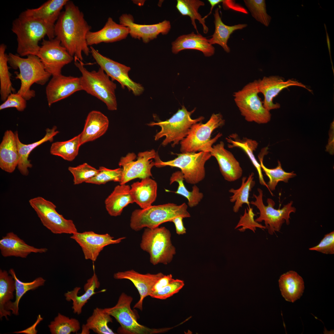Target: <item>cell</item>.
Listing matches in <instances>:
<instances>
[{"label": "cell", "instance_id": "6da1fadb", "mask_svg": "<svg viewBox=\"0 0 334 334\" xmlns=\"http://www.w3.org/2000/svg\"><path fill=\"white\" fill-rule=\"evenodd\" d=\"M64 7L55 25V36L74 58L75 62L82 61V53L88 56L90 53L86 36L92 28L73 2L69 0Z\"/></svg>", "mask_w": 334, "mask_h": 334}, {"label": "cell", "instance_id": "7a4b0ae2", "mask_svg": "<svg viewBox=\"0 0 334 334\" xmlns=\"http://www.w3.org/2000/svg\"><path fill=\"white\" fill-rule=\"evenodd\" d=\"M11 30L17 36V53L22 57L37 56L40 48L39 41L45 36L49 40L55 37L54 28L23 12L13 21Z\"/></svg>", "mask_w": 334, "mask_h": 334}, {"label": "cell", "instance_id": "3957f363", "mask_svg": "<svg viewBox=\"0 0 334 334\" xmlns=\"http://www.w3.org/2000/svg\"><path fill=\"white\" fill-rule=\"evenodd\" d=\"M8 63L14 69H18L19 73L15 72V78L20 80L21 85L17 93L27 101L36 96L35 91L31 89L36 83L45 85L51 75L47 72L40 58L37 56L28 55L24 58L19 55L10 53L8 55Z\"/></svg>", "mask_w": 334, "mask_h": 334}, {"label": "cell", "instance_id": "277c9868", "mask_svg": "<svg viewBox=\"0 0 334 334\" xmlns=\"http://www.w3.org/2000/svg\"><path fill=\"white\" fill-rule=\"evenodd\" d=\"M185 203L180 205L169 203L151 206L144 209H136L132 213L130 226L136 231L144 228L152 229L167 222H171L175 217L180 216L184 218L191 216Z\"/></svg>", "mask_w": 334, "mask_h": 334}, {"label": "cell", "instance_id": "5b68a950", "mask_svg": "<svg viewBox=\"0 0 334 334\" xmlns=\"http://www.w3.org/2000/svg\"><path fill=\"white\" fill-rule=\"evenodd\" d=\"M75 64L82 74L80 78L82 90L103 102L109 110H116V84L104 70L100 67L97 71H89L80 61L75 62Z\"/></svg>", "mask_w": 334, "mask_h": 334}, {"label": "cell", "instance_id": "8992f818", "mask_svg": "<svg viewBox=\"0 0 334 334\" xmlns=\"http://www.w3.org/2000/svg\"><path fill=\"white\" fill-rule=\"evenodd\" d=\"M225 123V120L221 113H214L206 123L199 122L194 124L187 136L180 143L181 152H210L213 144L222 136V134L219 133L211 139L212 133Z\"/></svg>", "mask_w": 334, "mask_h": 334}, {"label": "cell", "instance_id": "52a82bcc", "mask_svg": "<svg viewBox=\"0 0 334 334\" xmlns=\"http://www.w3.org/2000/svg\"><path fill=\"white\" fill-rule=\"evenodd\" d=\"M195 109L189 111L183 105L168 119L148 124L149 126H158L161 128L154 136L155 140L165 137L161 143L163 146L171 144L172 147H174L179 144L187 136L192 126L204 119L203 116L195 119L191 118V115Z\"/></svg>", "mask_w": 334, "mask_h": 334}, {"label": "cell", "instance_id": "ba28073f", "mask_svg": "<svg viewBox=\"0 0 334 334\" xmlns=\"http://www.w3.org/2000/svg\"><path fill=\"white\" fill-rule=\"evenodd\" d=\"M171 238L170 231L164 227L145 229L140 246L149 254L152 264L166 265L172 260L176 250Z\"/></svg>", "mask_w": 334, "mask_h": 334}, {"label": "cell", "instance_id": "9c48e42d", "mask_svg": "<svg viewBox=\"0 0 334 334\" xmlns=\"http://www.w3.org/2000/svg\"><path fill=\"white\" fill-rule=\"evenodd\" d=\"M258 80L250 82L240 90L233 93L235 102L241 114L247 121L267 123L271 120L270 111L265 109L259 96Z\"/></svg>", "mask_w": 334, "mask_h": 334}, {"label": "cell", "instance_id": "30bf717a", "mask_svg": "<svg viewBox=\"0 0 334 334\" xmlns=\"http://www.w3.org/2000/svg\"><path fill=\"white\" fill-rule=\"evenodd\" d=\"M177 155V156L174 159L163 161L158 154L155 159V166L161 168L168 166L180 169L184 180L189 184L195 185L204 179L205 165L212 156L210 152L181 153Z\"/></svg>", "mask_w": 334, "mask_h": 334}, {"label": "cell", "instance_id": "8fae6325", "mask_svg": "<svg viewBox=\"0 0 334 334\" xmlns=\"http://www.w3.org/2000/svg\"><path fill=\"white\" fill-rule=\"evenodd\" d=\"M257 190L258 195L255 194L253 195L255 201L250 203L255 206L259 211V216L255 220L258 223L264 221L266 229H268V233L273 235L276 232L280 231L283 224L285 222L287 225L289 224L290 214L292 212L295 213L296 209L292 206L293 202L291 201L284 205L282 208L276 209L274 208V201L270 198L267 199L268 205L266 206L263 201V191L259 188Z\"/></svg>", "mask_w": 334, "mask_h": 334}, {"label": "cell", "instance_id": "7c38bea8", "mask_svg": "<svg viewBox=\"0 0 334 334\" xmlns=\"http://www.w3.org/2000/svg\"><path fill=\"white\" fill-rule=\"evenodd\" d=\"M29 203L43 225L53 233L72 234L78 232L73 221L59 214L51 201L38 196L31 199Z\"/></svg>", "mask_w": 334, "mask_h": 334}, {"label": "cell", "instance_id": "4fadbf2b", "mask_svg": "<svg viewBox=\"0 0 334 334\" xmlns=\"http://www.w3.org/2000/svg\"><path fill=\"white\" fill-rule=\"evenodd\" d=\"M133 298L124 293L120 296L117 304L113 306L104 308L113 317L120 325L118 332L125 334H151L158 333L160 330L150 328L140 324L131 307Z\"/></svg>", "mask_w": 334, "mask_h": 334}, {"label": "cell", "instance_id": "5bb4252c", "mask_svg": "<svg viewBox=\"0 0 334 334\" xmlns=\"http://www.w3.org/2000/svg\"><path fill=\"white\" fill-rule=\"evenodd\" d=\"M157 154L152 149L139 152L137 156L133 152L129 153L122 157L119 165L122 169L120 184H125L135 178L143 179L152 176L151 170L155 166V159Z\"/></svg>", "mask_w": 334, "mask_h": 334}, {"label": "cell", "instance_id": "9a60e30c", "mask_svg": "<svg viewBox=\"0 0 334 334\" xmlns=\"http://www.w3.org/2000/svg\"><path fill=\"white\" fill-rule=\"evenodd\" d=\"M37 56L45 71L52 76L62 74V68L74 59L56 37L51 40L43 39Z\"/></svg>", "mask_w": 334, "mask_h": 334}, {"label": "cell", "instance_id": "2e32d148", "mask_svg": "<svg viewBox=\"0 0 334 334\" xmlns=\"http://www.w3.org/2000/svg\"><path fill=\"white\" fill-rule=\"evenodd\" d=\"M90 48V53L96 62L112 81H117L122 88L126 87L135 96L143 93L144 88L142 85L129 77L128 73L131 70L130 67L102 55L92 46Z\"/></svg>", "mask_w": 334, "mask_h": 334}, {"label": "cell", "instance_id": "e0dca14e", "mask_svg": "<svg viewBox=\"0 0 334 334\" xmlns=\"http://www.w3.org/2000/svg\"><path fill=\"white\" fill-rule=\"evenodd\" d=\"M81 247L84 258L94 262L96 261L100 253L106 246L120 243L125 237L114 239L108 233L100 234L92 231L77 232L70 237Z\"/></svg>", "mask_w": 334, "mask_h": 334}, {"label": "cell", "instance_id": "ac0fdd59", "mask_svg": "<svg viewBox=\"0 0 334 334\" xmlns=\"http://www.w3.org/2000/svg\"><path fill=\"white\" fill-rule=\"evenodd\" d=\"M120 24L128 28L129 34L135 39L142 40L144 43H148L156 39L160 34L165 35L171 28L170 22L164 20L152 24H140L134 22L133 16L129 14H123L119 18Z\"/></svg>", "mask_w": 334, "mask_h": 334}, {"label": "cell", "instance_id": "d6986e66", "mask_svg": "<svg viewBox=\"0 0 334 334\" xmlns=\"http://www.w3.org/2000/svg\"><path fill=\"white\" fill-rule=\"evenodd\" d=\"M258 88L259 93L264 96L263 101L264 107L270 111L280 107V105L274 103V98L283 89L291 86H297L303 88L310 92L312 90L305 85L295 80L289 79L285 81L284 79L279 76L272 75L264 76L262 79L258 80Z\"/></svg>", "mask_w": 334, "mask_h": 334}, {"label": "cell", "instance_id": "ffe728a7", "mask_svg": "<svg viewBox=\"0 0 334 334\" xmlns=\"http://www.w3.org/2000/svg\"><path fill=\"white\" fill-rule=\"evenodd\" d=\"M82 90L80 78L61 74L53 76L47 85L45 93L48 106Z\"/></svg>", "mask_w": 334, "mask_h": 334}, {"label": "cell", "instance_id": "44dd1931", "mask_svg": "<svg viewBox=\"0 0 334 334\" xmlns=\"http://www.w3.org/2000/svg\"><path fill=\"white\" fill-rule=\"evenodd\" d=\"M164 275L161 272L142 274L131 270L116 273L113 275V277L116 279H127L133 283L140 295L139 299L135 304L134 308L142 310L144 299L150 295L154 285Z\"/></svg>", "mask_w": 334, "mask_h": 334}, {"label": "cell", "instance_id": "7402d4cb", "mask_svg": "<svg viewBox=\"0 0 334 334\" xmlns=\"http://www.w3.org/2000/svg\"><path fill=\"white\" fill-rule=\"evenodd\" d=\"M210 152L216 160L220 172L225 180L233 182L241 177L243 171L239 162L231 152L225 148L223 141L213 146Z\"/></svg>", "mask_w": 334, "mask_h": 334}, {"label": "cell", "instance_id": "603a6c76", "mask_svg": "<svg viewBox=\"0 0 334 334\" xmlns=\"http://www.w3.org/2000/svg\"><path fill=\"white\" fill-rule=\"evenodd\" d=\"M129 34V29L124 25L115 22L109 17L103 27L96 32L89 31L86 36L87 44L92 46L104 43H112L126 39Z\"/></svg>", "mask_w": 334, "mask_h": 334}, {"label": "cell", "instance_id": "cb8c5ba5", "mask_svg": "<svg viewBox=\"0 0 334 334\" xmlns=\"http://www.w3.org/2000/svg\"><path fill=\"white\" fill-rule=\"evenodd\" d=\"M1 254L4 257L15 256L26 258L32 253L46 252V248H38L28 245L14 233L11 232L0 240Z\"/></svg>", "mask_w": 334, "mask_h": 334}, {"label": "cell", "instance_id": "d4e9b609", "mask_svg": "<svg viewBox=\"0 0 334 334\" xmlns=\"http://www.w3.org/2000/svg\"><path fill=\"white\" fill-rule=\"evenodd\" d=\"M171 45L172 52L175 54L184 49H192L202 52L206 57H210L215 52V47L209 43L208 39L194 32L179 36Z\"/></svg>", "mask_w": 334, "mask_h": 334}, {"label": "cell", "instance_id": "484cf974", "mask_svg": "<svg viewBox=\"0 0 334 334\" xmlns=\"http://www.w3.org/2000/svg\"><path fill=\"white\" fill-rule=\"evenodd\" d=\"M109 125L108 118L101 112L92 110L88 114L84 129L79 135L81 145L103 135Z\"/></svg>", "mask_w": 334, "mask_h": 334}, {"label": "cell", "instance_id": "4316f807", "mask_svg": "<svg viewBox=\"0 0 334 334\" xmlns=\"http://www.w3.org/2000/svg\"><path fill=\"white\" fill-rule=\"evenodd\" d=\"M45 131L46 134L42 139L28 144H25L22 143L19 140L18 131H16L15 132L19 156L17 168L22 175L25 176L28 175L29 173L28 169L31 168L32 166L30 160L28 159L29 155L31 152L36 147L45 142L53 141L54 137L59 132L57 130V127L55 126L51 129L47 128Z\"/></svg>", "mask_w": 334, "mask_h": 334}, {"label": "cell", "instance_id": "83f0119b", "mask_svg": "<svg viewBox=\"0 0 334 334\" xmlns=\"http://www.w3.org/2000/svg\"><path fill=\"white\" fill-rule=\"evenodd\" d=\"M19 161L16 136L11 130L5 132L0 144V168L12 173L17 167Z\"/></svg>", "mask_w": 334, "mask_h": 334}, {"label": "cell", "instance_id": "f1b7e54d", "mask_svg": "<svg viewBox=\"0 0 334 334\" xmlns=\"http://www.w3.org/2000/svg\"><path fill=\"white\" fill-rule=\"evenodd\" d=\"M68 1L49 0L38 8L27 9L23 12L26 15L40 20L54 28L55 22L60 16L61 10Z\"/></svg>", "mask_w": 334, "mask_h": 334}, {"label": "cell", "instance_id": "f546056e", "mask_svg": "<svg viewBox=\"0 0 334 334\" xmlns=\"http://www.w3.org/2000/svg\"><path fill=\"white\" fill-rule=\"evenodd\" d=\"M157 191V184L150 177L134 182L131 186V192L134 202L142 209L152 205L156 199Z\"/></svg>", "mask_w": 334, "mask_h": 334}, {"label": "cell", "instance_id": "4dcf8cb0", "mask_svg": "<svg viewBox=\"0 0 334 334\" xmlns=\"http://www.w3.org/2000/svg\"><path fill=\"white\" fill-rule=\"evenodd\" d=\"M133 203L134 201L131 194V187L126 184L116 186L105 202L107 212L110 216H113L120 215L125 207Z\"/></svg>", "mask_w": 334, "mask_h": 334}, {"label": "cell", "instance_id": "1f68e13d", "mask_svg": "<svg viewBox=\"0 0 334 334\" xmlns=\"http://www.w3.org/2000/svg\"><path fill=\"white\" fill-rule=\"evenodd\" d=\"M100 285L97 276L94 272L92 276L87 280L84 285V293L80 295H78L81 289L78 287L65 293L66 300L67 301L72 302V309L74 313L77 315L81 313L83 308L90 298L96 293L95 291L99 288Z\"/></svg>", "mask_w": 334, "mask_h": 334}, {"label": "cell", "instance_id": "d6a6232c", "mask_svg": "<svg viewBox=\"0 0 334 334\" xmlns=\"http://www.w3.org/2000/svg\"><path fill=\"white\" fill-rule=\"evenodd\" d=\"M282 295L285 300L293 302L302 296L304 289L302 278L296 272L290 271L282 275L279 280Z\"/></svg>", "mask_w": 334, "mask_h": 334}, {"label": "cell", "instance_id": "836d02e7", "mask_svg": "<svg viewBox=\"0 0 334 334\" xmlns=\"http://www.w3.org/2000/svg\"><path fill=\"white\" fill-rule=\"evenodd\" d=\"M219 10V9L217 8L215 11L214 14L215 31L211 36L212 37L208 40L211 45H219L222 47L225 52L229 53L230 49L227 43L230 35L235 31L242 29L246 27L247 25L246 24H238L229 26L225 24L221 20Z\"/></svg>", "mask_w": 334, "mask_h": 334}, {"label": "cell", "instance_id": "e575fe53", "mask_svg": "<svg viewBox=\"0 0 334 334\" xmlns=\"http://www.w3.org/2000/svg\"><path fill=\"white\" fill-rule=\"evenodd\" d=\"M226 139L230 143L228 145L229 148H239L246 152L257 171L260 183L265 186L268 190L267 183L264 179L260 164L257 161L254 154V152L256 150L258 146V143L255 140L247 138L240 139L238 138L236 134H232L226 138Z\"/></svg>", "mask_w": 334, "mask_h": 334}, {"label": "cell", "instance_id": "d590c367", "mask_svg": "<svg viewBox=\"0 0 334 334\" xmlns=\"http://www.w3.org/2000/svg\"><path fill=\"white\" fill-rule=\"evenodd\" d=\"M9 273L13 277L15 281V300L14 302L11 301L7 305L6 310L15 315H19V305L20 300L22 296L28 291L34 290L39 287L43 285L45 280L42 277H38L31 282H25L20 281L17 277L13 269H11Z\"/></svg>", "mask_w": 334, "mask_h": 334}, {"label": "cell", "instance_id": "8d00e7d4", "mask_svg": "<svg viewBox=\"0 0 334 334\" xmlns=\"http://www.w3.org/2000/svg\"><path fill=\"white\" fill-rule=\"evenodd\" d=\"M15 281L12 276L7 271L0 270V318L4 317L7 320V316L11 312L6 309L7 305L13 299V293L15 290Z\"/></svg>", "mask_w": 334, "mask_h": 334}, {"label": "cell", "instance_id": "74e56055", "mask_svg": "<svg viewBox=\"0 0 334 334\" xmlns=\"http://www.w3.org/2000/svg\"><path fill=\"white\" fill-rule=\"evenodd\" d=\"M81 145L79 134L66 141L53 143L51 146L50 152L51 154L59 156L65 160L72 161L78 155Z\"/></svg>", "mask_w": 334, "mask_h": 334}, {"label": "cell", "instance_id": "f35d334b", "mask_svg": "<svg viewBox=\"0 0 334 334\" xmlns=\"http://www.w3.org/2000/svg\"><path fill=\"white\" fill-rule=\"evenodd\" d=\"M254 173H252L247 178L246 177H243L241 185L239 188L235 189L232 188L229 190V192L233 194L230 197V201L235 203L233 207L234 212H238L244 204H247L248 207H250L249 198L250 192L255 184L254 180Z\"/></svg>", "mask_w": 334, "mask_h": 334}, {"label": "cell", "instance_id": "ab89813d", "mask_svg": "<svg viewBox=\"0 0 334 334\" xmlns=\"http://www.w3.org/2000/svg\"><path fill=\"white\" fill-rule=\"evenodd\" d=\"M111 316L104 309L96 307L84 325L89 330L97 334H115L108 326V324L112 322Z\"/></svg>", "mask_w": 334, "mask_h": 334}, {"label": "cell", "instance_id": "60d3db41", "mask_svg": "<svg viewBox=\"0 0 334 334\" xmlns=\"http://www.w3.org/2000/svg\"><path fill=\"white\" fill-rule=\"evenodd\" d=\"M205 5L204 2L199 0H177L176 8L180 13L183 16H189L191 24L197 33L198 32L195 22L198 20L203 26V32L205 34L208 31V28L205 24V20L198 12V9L201 6Z\"/></svg>", "mask_w": 334, "mask_h": 334}, {"label": "cell", "instance_id": "b9f144b4", "mask_svg": "<svg viewBox=\"0 0 334 334\" xmlns=\"http://www.w3.org/2000/svg\"><path fill=\"white\" fill-rule=\"evenodd\" d=\"M183 174L181 171H178L173 173L170 179V184L175 182L178 184V186L175 194L181 195L187 199L188 204L192 208L198 205L203 197V194L199 191L198 187L195 185L192 186V190L190 191L185 186Z\"/></svg>", "mask_w": 334, "mask_h": 334}, {"label": "cell", "instance_id": "7bdbcfd3", "mask_svg": "<svg viewBox=\"0 0 334 334\" xmlns=\"http://www.w3.org/2000/svg\"><path fill=\"white\" fill-rule=\"evenodd\" d=\"M6 45L2 44L0 45V94L1 99L4 101L9 95L15 92L11 80V74L8 66V55L5 53Z\"/></svg>", "mask_w": 334, "mask_h": 334}, {"label": "cell", "instance_id": "ee69618b", "mask_svg": "<svg viewBox=\"0 0 334 334\" xmlns=\"http://www.w3.org/2000/svg\"><path fill=\"white\" fill-rule=\"evenodd\" d=\"M259 158L261 169L269 178V180L267 184L268 191L272 196L273 194L272 191L275 190L279 182L282 181L288 183L290 178L296 176V174L294 171L291 172H285L282 169L280 162L279 161H278V165L276 167L273 169H269L265 166L263 164V156H260Z\"/></svg>", "mask_w": 334, "mask_h": 334}, {"label": "cell", "instance_id": "f6af8a7d", "mask_svg": "<svg viewBox=\"0 0 334 334\" xmlns=\"http://www.w3.org/2000/svg\"><path fill=\"white\" fill-rule=\"evenodd\" d=\"M52 334H70L77 333L80 329V323L78 320L70 318L60 313L48 325Z\"/></svg>", "mask_w": 334, "mask_h": 334}, {"label": "cell", "instance_id": "bcb514c9", "mask_svg": "<svg viewBox=\"0 0 334 334\" xmlns=\"http://www.w3.org/2000/svg\"><path fill=\"white\" fill-rule=\"evenodd\" d=\"M244 2L252 16L257 21L268 27L271 17L267 12L265 1L244 0Z\"/></svg>", "mask_w": 334, "mask_h": 334}, {"label": "cell", "instance_id": "7dc6e473", "mask_svg": "<svg viewBox=\"0 0 334 334\" xmlns=\"http://www.w3.org/2000/svg\"><path fill=\"white\" fill-rule=\"evenodd\" d=\"M97 174L86 183L101 185L109 181L120 182L122 177V169L118 168L110 169L103 166H101Z\"/></svg>", "mask_w": 334, "mask_h": 334}, {"label": "cell", "instance_id": "c3c4849f", "mask_svg": "<svg viewBox=\"0 0 334 334\" xmlns=\"http://www.w3.org/2000/svg\"><path fill=\"white\" fill-rule=\"evenodd\" d=\"M68 170L73 177L74 185H78L87 181L95 176L98 169L85 163L76 167L70 166Z\"/></svg>", "mask_w": 334, "mask_h": 334}, {"label": "cell", "instance_id": "681fc988", "mask_svg": "<svg viewBox=\"0 0 334 334\" xmlns=\"http://www.w3.org/2000/svg\"><path fill=\"white\" fill-rule=\"evenodd\" d=\"M247 210L245 209L244 213L241 215L238 224L235 228V229L242 227L238 229L241 232H243L247 229H249L254 233L256 230V228H259L263 230L266 229L265 226L256 222L254 219V216H256L253 212L252 208H247Z\"/></svg>", "mask_w": 334, "mask_h": 334}, {"label": "cell", "instance_id": "f907efd6", "mask_svg": "<svg viewBox=\"0 0 334 334\" xmlns=\"http://www.w3.org/2000/svg\"><path fill=\"white\" fill-rule=\"evenodd\" d=\"M184 285V282L182 280L174 279L160 290L151 293L149 296L156 299H165L178 292Z\"/></svg>", "mask_w": 334, "mask_h": 334}, {"label": "cell", "instance_id": "816d5d0a", "mask_svg": "<svg viewBox=\"0 0 334 334\" xmlns=\"http://www.w3.org/2000/svg\"><path fill=\"white\" fill-rule=\"evenodd\" d=\"M27 101L20 94L11 93L0 105V110L10 108H15L18 111H23L27 106Z\"/></svg>", "mask_w": 334, "mask_h": 334}, {"label": "cell", "instance_id": "f5cc1de1", "mask_svg": "<svg viewBox=\"0 0 334 334\" xmlns=\"http://www.w3.org/2000/svg\"><path fill=\"white\" fill-rule=\"evenodd\" d=\"M309 250L328 254H334V231L327 233L317 245Z\"/></svg>", "mask_w": 334, "mask_h": 334}, {"label": "cell", "instance_id": "db71d44e", "mask_svg": "<svg viewBox=\"0 0 334 334\" xmlns=\"http://www.w3.org/2000/svg\"><path fill=\"white\" fill-rule=\"evenodd\" d=\"M171 274L164 275L155 284L152 290V292L160 290L174 280ZM151 294V293H150Z\"/></svg>", "mask_w": 334, "mask_h": 334}, {"label": "cell", "instance_id": "11a10c76", "mask_svg": "<svg viewBox=\"0 0 334 334\" xmlns=\"http://www.w3.org/2000/svg\"><path fill=\"white\" fill-rule=\"evenodd\" d=\"M224 8L225 9H232L245 14H247V11L242 7L235 4L233 1L221 0Z\"/></svg>", "mask_w": 334, "mask_h": 334}, {"label": "cell", "instance_id": "9f6ffc18", "mask_svg": "<svg viewBox=\"0 0 334 334\" xmlns=\"http://www.w3.org/2000/svg\"><path fill=\"white\" fill-rule=\"evenodd\" d=\"M183 218L182 216H179L175 217L171 221L174 223L176 233L178 235L183 234L186 233V229L184 226L182 221Z\"/></svg>", "mask_w": 334, "mask_h": 334}, {"label": "cell", "instance_id": "6f0895ef", "mask_svg": "<svg viewBox=\"0 0 334 334\" xmlns=\"http://www.w3.org/2000/svg\"><path fill=\"white\" fill-rule=\"evenodd\" d=\"M208 1L209 2L211 6L210 11L209 13L207 15L203 18V19L204 20H205V19L211 14L214 6L217 4L221 3V0H208Z\"/></svg>", "mask_w": 334, "mask_h": 334}, {"label": "cell", "instance_id": "680465c9", "mask_svg": "<svg viewBox=\"0 0 334 334\" xmlns=\"http://www.w3.org/2000/svg\"><path fill=\"white\" fill-rule=\"evenodd\" d=\"M89 330L84 324L82 327V331L81 334H89L90 333Z\"/></svg>", "mask_w": 334, "mask_h": 334}]
</instances>
